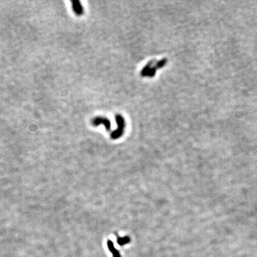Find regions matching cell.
<instances>
[{"label": "cell", "mask_w": 257, "mask_h": 257, "mask_svg": "<svg viewBox=\"0 0 257 257\" xmlns=\"http://www.w3.org/2000/svg\"><path fill=\"white\" fill-rule=\"evenodd\" d=\"M92 124L95 126V127H97V126H99V124H102L105 126L106 129L108 131V132H109V131L111 130V122H110V121L107 118L102 117H96L92 119Z\"/></svg>", "instance_id": "1"}, {"label": "cell", "mask_w": 257, "mask_h": 257, "mask_svg": "<svg viewBox=\"0 0 257 257\" xmlns=\"http://www.w3.org/2000/svg\"><path fill=\"white\" fill-rule=\"evenodd\" d=\"M71 3H72V8L74 12H75V14L78 16H81L84 14V9L81 6V4L80 3L79 1H71Z\"/></svg>", "instance_id": "2"}, {"label": "cell", "mask_w": 257, "mask_h": 257, "mask_svg": "<svg viewBox=\"0 0 257 257\" xmlns=\"http://www.w3.org/2000/svg\"><path fill=\"white\" fill-rule=\"evenodd\" d=\"M124 127H122V126H118V128L117 130L114 131V132H112L111 133V137L112 139H117L119 138L123 134V133H124Z\"/></svg>", "instance_id": "3"}, {"label": "cell", "mask_w": 257, "mask_h": 257, "mask_svg": "<svg viewBox=\"0 0 257 257\" xmlns=\"http://www.w3.org/2000/svg\"><path fill=\"white\" fill-rule=\"evenodd\" d=\"M154 61H151L149 62L143 68L142 70L141 71V76H147V74L149 73V71H150V69H151V65Z\"/></svg>", "instance_id": "4"}, {"label": "cell", "mask_w": 257, "mask_h": 257, "mask_svg": "<svg viewBox=\"0 0 257 257\" xmlns=\"http://www.w3.org/2000/svg\"><path fill=\"white\" fill-rule=\"evenodd\" d=\"M157 68H156V66H152L151 69H150V71H149V73L147 74V76L149 77H153L154 75H155V73H156V71Z\"/></svg>", "instance_id": "5"}, {"label": "cell", "mask_w": 257, "mask_h": 257, "mask_svg": "<svg viewBox=\"0 0 257 257\" xmlns=\"http://www.w3.org/2000/svg\"><path fill=\"white\" fill-rule=\"evenodd\" d=\"M166 61H167L166 59H163V60H161V61H158V62L156 63V68H161V67H162L163 66L165 65L166 63Z\"/></svg>", "instance_id": "6"}]
</instances>
